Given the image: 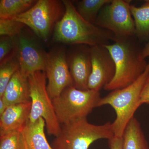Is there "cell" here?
Returning a JSON list of instances; mask_svg holds the SVG:
<instances>
[{
	"label": "cell",
	"mask_w": 149,
	"mask_h": 149,
	"mask_svg": "<svg viewBox=\"0 0 149 149\" xmlns=\"http://www.w3.org/2000/svg\"><path fill=\"white\" fill-rule=\"evenodd\" d=\"M63 2L65 11L55 26L52 37L54 42L70 46L85 45L93 47L109 45L110 42L116 40L117 37L112 32L84 19L71 1Z\"/></svg>",
	"instance_id": "cell-1"
},
{
	"label": "cell",
	"mask_w": 149,
	"mask_h": 149,
	"mask_svg": "<svg viewBox=\"0 0 149 149\" xmlns=\"http://www.w3.org/2000/svg\"><path fill=\"white\" fill-rule=\"evenodd\" d=\"M134 37H118L113 44L104 45L109 51L115 65L116 73L104 89L113 91L125 88L143 73L148 63L141 57Z\"/></svg>",
	"instance_id": "cell-2"
},
{
	"label": "cell",
	"mask_w": 149,
	"mask_h": 149,
	"mask_svg": "<svg viewBox=\"0 0 149 149\" xmlns=\"http://www.w3.org/2000/svg\"><path fill=\"white\" fill-rule=\"evenodd\" d=\"M149 74V61L146 70L135 82L125 88L112 91L100 100L98 107L109 105L116 113V118L112 123L114 136L122 137L127 124L141 106V91Z\"/></svg>",
	"instance_id": "cell-3"
},
{
	"label": "cell",
	"mask_w": 149,
	"mask_h": 149,
	"mask_svg": "<svg viewBox=\"0 0 149 149\" xmlns=\"http://www.w3.org/2000/svg\"><path fill=\"white\" fill-rule=\"evenodd\" d=\"M114 136L111 123L95 125L84 118L61 125L60 132L53 141L52 147L53 149H88L95 141L109 140Z\"/></svg>",
	"instance_id": "cell-4"
},
{
	"label": "cell",
	"mask_w": 149,
	"mask_h": 149,
	"mask_svg": "<svg viewBox=\"0 0 149 149\" xmlns=\"http://www.w3.org/2000/svg\"><path fill=\"white\" fill-rule=\"evenodd\" d=\"M101 98L98 91L80 90L70 86L52 100L58 120L62 125L87 118L94 108L98 107Z\"/></svg>",
	"instance_id": "cell-5"
},
{
	"label": "cell",
	"mask_w": 149,
	"mask_h": 149,
	"mask_svg": "<svg viewBox=\"0 0 149 149\" xmlns=\"http://www.w3.org/2000/svg\"><path fill=\"white\" fill-rule=\"evenodd\" d=\"M65 11L63 1L39 0L28 10L10 19L23 23L42 42L47 43L52 37L55 26Z\"/></svg>",
	"instance_id": "cell-6"
},
{
	"label": "cell",
	"mask_w": 149,
	"mask_h": 149,
	"mask_svg": "<svg viewBox=\"0 0 149 149\" xmlns=\"http://www.w3.org/2000/svg\"><path fill=\"white\" fill-rule=\"evenodd\" d=\"M31 108L29 121L34 123L40 117L45 122L47 133L56 137L61 130L55 111L47 90V77L45 71H38L28 77Z\"/></svg>",
	"instance_id": "cell-7"
},
{
	"label": "cell",
	"mask_w": 149,
	"mask_h": 149,
	"mask_svg": "<svg viewBox=\"0 0 149 149\" xmlns=\"http://www.w3.org/2000/svg\"><path fill=\"white\" fill-rule=\"evenodd\" d=\"M15 53L20 65V72L24 77L38 71H45L48 52L42 41L28 27L13 37Z\"/></svg>",
	"instance_id": "cell-8"
},
{
	"label": "cell",
	"mask_w": 149,
	"mask_h": 149,
	"mask_svg": "<svg viewBox=\"0 0 149 149\" xmlns=\"http://www.w3.org/2000/svg\"><path fill=\"white\" fill-rule=\"evenodd\" d=\"M130 3L129 0H112L100 11L94 24L110 31L116 37H135L136 27Z\"/></svg>",
	"instance_id": "cell-9"
},
{
	"label": "cell",
	"mask_w": 149,
	"mask_h": 149,
	"mask_svg": "<svg viewBox=\"0 0 149 149\" xmlns=\"http://www.w3.org/2000/svg\"><path fill=\"white\" fill-rule=\"evenodd\" d=\"M67 50L63 45L55 46L48 52L45 72L47 90L52 100L58 97L64 89L73 86L67 61Z\"/></svg>",
	"instance_id": "cell-10"
},
{
	"label": "cell",
	"mask_w": 149,
	"mask_h": 149,
	"mask_svg": "<svg viewBox=\"0 0 149 149\" xmlns=\"http://www.w3.org/2000/svg\"><path fill=\"white\" fill-rule=\"evenodd\" d=\"M91 52L92 69L88 88L100 92L114 77L115 65L109 51L104 45L91 47Z\"/></svg>",
	"instance_id": "cell-11"
},
{
	"label": "cell",
	"mask_w": 149,
	"mask_h": 149,
	"mask_svg": "<svg viewBox=\"0 0 149 149\" xmlns=\"http://www.w3.org/2000/svg\"><path fill=\"white\" fill-rule=\"evenodd\" d=\"M66 56L73 86L79 90H89L88 80L92 69L91 47L85 45L71 46L67 51Z\"/></svg>",
	"instance_id": "cell-12"
},
{
	"label": "cell",
	"mask_w": 149,
	"mask_h": 149,
	"mask_svg": "<svg viewBox=\"0 0 149 149\" xmlns=\"http://www.w3.org/2000/svg\"><path fill=\"white\" fill-rule=\"evenodd\" d=\"M31 102L12 105L0 115V136L23 130L29 121Z\"/></svg>",
	"instance_id": "cell-13"
},
{
	"label": "cell",
	"mask_w": 149,
	"mask_h": 149,
	"mask_svg": "<svg viewBox=\"0 0 149 149\" xmlns=\"http://www.w3.org/2000/svg\"><path fill=\"white\" fill-rule=\"evenodd\" d=\"M8 107L31 102L28 78L24 77L20 70L15 72L1 97Z\"/></svg>",
	"instance_id": "cell-14"
},
{
	"label": "cell",
	"mask_w": 149,
	"mask_h": 149,
	"mask_svg": "<svg viewBox=\"0 0 149 149\" xmlns=\"http://www.w3.org/2000/svg\"><path fill=\"white\" fill-rule=\"evenodd\" d=\"M45 126V120L42 117L34 123L28 121L22 131L27 149H53L46 138Z\"/></svg>",
	"instance_id": "cell-15"
},
{
	"label": "cell",
	"mask_w": 149,
	"mask_h": 149,
	"mask_svg": "<svg viewBox=\"0 0 149 149\" xmlns=\"http://www.w3.org/2000/svg\"><path fill=\"white\" fill-rule=\"evenodd\" d=\"M122 138L123 149H149L141 124L135 116L127 124Z\"/></svg>",
	"instance_id": "cell-16"
},
{
	"label": "cell",
	"mask_w": 149,
	"mask_h": 149,
	"mask_svg": "<svg viewBox=\"0 0 149 149\" xmlns=\"http://www.w3.org/2000/svg\"><path fill=\"white\" fill-rule=\"evenodd\" d=\"M130 10L134 18L136 36L140 40H147L149 38V0L140 7L130 5Z\"/></svg>",
	"instance_id": "cell-17"
},
{
	"label": "cell",
	"mask_w": 149,
	"mask_h": 149,
	"mask_svg": "<svg viewBox=\"0 0 149 149\" xmlns=\"http://www.w3.org/2000/svg\"><path fill=\"white\" fill-rule=\"evenodd\" d=\"M35 0H1L0 18L11 19L32 8Z\"/></svg>",
	"instance_id": "cell-18"
},
{
	"label": "cell",
	"mask_w": 149,
	"mask_h": 149,
	"mask_svg": "<svg viewBox=\"0 0 149 149\" xmlns=\"http://www.w3.org/2000/svg\"><path fill=\"white\" fill-rule=\"evenodd\" d=\"M112 0H82L77 1L76 9L77 12L86 21L94 24L102 8Z\"/></svg>",
	"instance_id": "cell-19"
},
{
	"label": "cell",
	"mask_w": 149,
	"mask_h": 149,
	"mask_svg": "<svg viewBox=\"0 0 149 149\" xmlns=\"http://www.w3.org/2000/svg\"><path fill=\"white\" fill-rule=\"evenodd\" d=\"M20 69V65L15 53L0 62V97L12 77Z\"/></svg>",
	"instance_id": "cell-20"
},
{
	"label": "cell",
	"mask_w": 149,
	"mask_h": 149,
	"mask_svg": "<svg viewBox=\"0 0 149 149\" xmlns=\"http://www.w3.org/2000/svg\"><path fill=\"white\" fill-rule=\"evenodd\" d=\"M22 130L0 136V149H27Z\"/></svg>",
	"instance_id": "cell-21"
},
{
	"label": "cell",
	"mask_w": 149,
	"mask_h": 149,
	"mask_svg": "<svg viewBox=\"0 0 149 149\" xmlns=\"http://www.w3.org/2000/svg\"><path fill=\"white\" fill-rule=\"evenodd\" d=\"M26 27L23 23L16 20L0 18V36L15 37Z\"/></svg>",
	"instance_id": "cell-22"
},
{
	"label": "cell",
	"mask_w": 149,
	"mask_h": 149,
	"mask_svg": "<svg viewBox=\"0 0 149 149\" xmlns=\"http://www.w3.org/2000/svg\"><path fill=\"white\" fill-rule=\"evenodd\" d=\"M15 53L13 37L1 36L0 37V62L7 58Z\"/></svg>",
	"instance_id": "cell-23"
},
{
	"label": "cell",
	"mask_w": 149,
	"mask_h": 149,
	"mask_svg": "<svg viewBox=\"0 0 149 149\" xmlns=\"http://www.w3.org/2000/svg\"><path fill=\"white\" fill-rule=\"evenodd\" d=\"M144 104H149V74L144 84L140 96V105Z\"/></svg>",
	"instance_id": "cell-24"
},
{
	"label": "cell",
	"mask_w": 149,
	"mask_h": 149,
	"mask_svg": "<svg viewBox=\"0 0 149 149\" xmlns=\"http://www.w3.org/2000/svg\"><path fill=\"white\" fill-rule=\"evenodd\" d=\"M108 141L110 149H123V140L122 137L114 136Z\"/></svg>",
	"instance_id": "cell-25"
},
{
	"label": "cell",
	"mask_w": 149,
	"mask_h": 149,
	"mask_svg": "<svg viewBox=\"0 0 149 149\" xmlns=\"http://www.w3.org/2000/svg\"><path fill=\"white\" fill-rule=\"evenodd\" d=\"M141 57L145 59L149 56V42L143 49H141Z\"/></svg>",
	"instance_id": "cell-26"
},
{
	"label": "cell",
	"mask_w": 149,
	"mask_h": 149,
	"mask_svg": "<svg viewBox=\"0 0 149 149\" xmlns=\"http://www.w3.org/2000/svg\"><path fill=\"white\" fill-rule=\"evenodd\" d=\"M8 107L3 100V99L1 98H0V115L2 114L5 111Z\"/></svg>",
	"instance_id": "cell-27"
}]
</instances>
